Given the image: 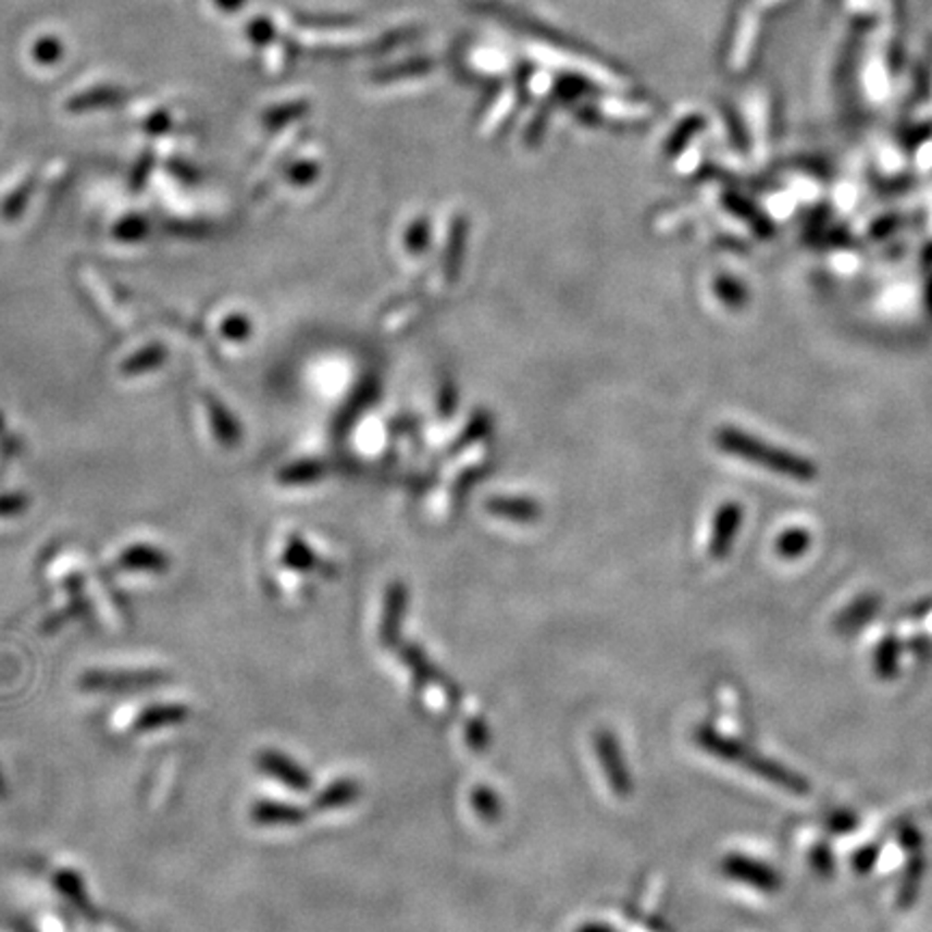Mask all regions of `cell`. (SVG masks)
Returning <instances> with one entry per match:
<instances>
[{
    "label": "cell",
    "mask_w": 932,
    "mask_h": 932,
    "mask_svg": "<svg viewBox=\"0 0 932 932\" xmlns=\"http://www.w3.org/2000/svg\"><path fill=\"white\" fill-rule=\"evenodd\" d=\"M717 445L736 458H743L747 462H754L767 471H773L778 475L799 480V482H811L818 475V469L811 460L803 458L799 453L786 451L782 447L769 445L747 432H741L736 427H719L717 432Z\"/></svg>",
    "instance_id": "cell-1"
},
{
    "label": "cell",
    "mask_w": 932,
    "mask_h": 932,
    "mask_svg": "<svg viewBox=\"0 0 932 932\" xmlns=\"http://www.w3.org/2000/svg\"><path fill=\"white\" fill-rule=\"evenodd\" d=\"M158 669H94L83 673L80 688L89 693H140L169 682Z\"/></svg>",
    "instance_id": "cell-2"
},
{
    "label": "cell",
    "mask_w": 932,
    "mask_h": 932,
    "mask_svg": "<svg viewBox=\"0 0 932 932\" xmlns=\"http://www.w3.org/2000/svg\"><path fill=\"white\" fill-rule=\"evenodd\" d=\"M256 765L270 780L283 784L294 793H309L313 788V778L309 775V771L283 751L264 749L262 754H258Z\"/></svg>",
    "instance_id": "cell-3"
},
{
    "label": "cell",
    "mask_w": 932,
    "mask_h": 932,
    "mask_svg": "<svg viewBox=\"0 0 932 932\" xmlns=\"http://www.w3.org/2000/svg\"><path fill=\"white\" fill-rule=\"evenodd\" d=\"M596 754L600 758V765H602V769H605V773L609 778V784H611L613 793L618 797H629L631 791H633L631 775H629V769L624 765L622 749H620L618 741L609 732H600L596 736Z\"/></svg>",
    "instance_id": "cell-4"
},
{
    "label": "cell",
    "mask_w": 932,
    "mask_h": 932,
    "mask_svg": "<svg viewBox=\"0 0 932 932\" xmlns=\"http://www.w3.org/2000/svg\"><path fill=\"white\" fill-rule=\"evenodd\" d=\"M190 719V710L184 704H171V701H160V704H151L147 706L134 721V732L138 734H149V732H158V730H166V728H177L182 723H186Z\"/></svg>",
    "instance_id": "cell-5"
},
{
    "label": "cell",
    "mask_w": 932,
    "mask_h": 932,
    "mask_svg": "<svg viewBox=\"0 0 932 932\" xmlns=\"http://www.w3.org/2000/svg\"><path fill=\"white\" fill-rule=\"evenodd\" d=\"M309 818V811L300 805L285 800H256L251 805V820L262 827H296Z\"/></svg>",
    "instance_id": "cell-6"
},
{
    "label": "cell",
    "mask_w": 932,
    "mask_h": 932,
    "mask_svg": "<svg viewBox=\"0 0 932 932\" xmlns=\"http://www.w3.org/2000/svg\"><path fill=\"white\" fill-rule=\"evenodd\" d=\"M741 521H743V510L738 504H725L719 508L712 525L710 546H708V552L712 559H723L730 552L736 532L741 527Z\"/></svg>",
    "instance_id": "cell-7"
},
{
    "label": "cell",
    "mask_w": 932,
    "mask_h": 932,
    "mask_svg": "<svg viewBox=\"0 0 932 932\" xmlns=\"http://www.w3.org/2000/svg\"><path fill=\"white\" fill-rule=\"evenodd\" d=\"M406 589L401 583H394L389 594H387V602H385V613H383V622H381V644L385 648H394L398 644L400 637L401 622H403V613H406Z\"/></svg>",
    "instance_id": "cell-8"
},
{
    "label": "cell",
    "mask_w": 932,
    "mask_h": 932,
    "mask_svg": "<svg viewBox=\"0 0 932 932\" xmlns=\"http://www.w3.org/2000/svg\"><path fill=\"white\" fill-rule=\"evenodd\" d=\"M467 238H469V223L462 216H458L449 229L445 260H443V270H445L447 283H453L460 276L464 249H467Z\"/></svg>",
    "instance_id": "cell-9"
},
{
    "label": "cell",
    "mask_w": 932,
    "mask_h": 932,
    "mask_svg": "<svg viewBox=\"0 0 932 932\" xmlns=\"http://www.w3.org/2000/svg\"><path fill=\"white\" fill-rule=\"evenodd\" d=\"M486 510L495 517L514 523H533L539 519L542 510L532 499H514V497H490Z\"/></svg>",
    "instance_id": "cell-10"
},
{
    "label": "cell",
    "mask_w": 932,
    "mask_h": 932,
    "mask_svg": "<svg viewBox=\"0 0 932 932\" xmlns=\"http://www.w3.org/2000/svg\"><path fill=\"white\" fill-rule=\"evenodd\" d=\"M361 797V786L355 780H337L331 786H326L320 795L311 803L313 811H331L339 807H348Z\"/></svg>",
    "instance_id": "cell-11"
},
{
    "label": "cell",
    "mask_w": 932,
    "mask_h": 932,
    "mask_svg": "<svg viewBox=\"0 0 932 932\" xmlns=\"http://www.w3.org/2000/svg\"><path fill=\"white\" fill-rule=\"evenodd\" d=\"M57 892L78 911H89L91 909V900H89V892L85 887V881L78 872L74 870H59L52 879Z\"/></svg>",
    "instance_id": "cell-12"
},
{
    "label": "cell",
    "mask_w": 932,
    "mask_h": 932,
    "mask_svg": "<svg viewBox=\"0 0 932 932\" xmlns=\"http://www.w3.org/2000/svg\"><path fill=\"white\" fill-rule=\"evenodd\" d=\"M725 201H728V206H730V210H732L734 214H738L741 219H747V221L751 223V227L756 229V234H760V236H769V234H773V225H771V221H769L765 214H760L751 203L741 201L738 197H732V195H728V197H725Z\"/></svg>",
    "instance_id": "cell-13"
},
{
    "label": "cell",
    "mask_w": 932,
    "mask_h": 932,
    "mask_svg": "<svg viewBox=\"0 0 932 932\" xmlns=\"http://www.w3.org/2000/svg\"><path fill=\"white\" fill-rule=\"evenodd\" d=\"M714 291L730 307H743L747 302V298H749L747 296V287L741 281L732 278V276H719L717 283H714Z\"/></svg>",
    "instance_id": "cell-14"
},
{
    "label": "cell",
    "mask_w": 932,
    "mask_h": 932,
    "mask_svg": "<svg viewBox=\"0 0 932 932\" xmlns=\"http://www.w3.org/2000/svg\"><path fill=\"white\" fill-rule=\"evenodd\" d=\"M809 542H811V537H809V533L805 532V530H799V527L797 530H788V532L782 533V537L778 539V550L784 557H799V555H803L807 550Z\"/></svg>",
    "instance_id": "cell-15"
},
{
    "label": "cell",
    "mask_w": 932,
    "mask_h": 932,
    "mask_svg": "<svg viewBox=\"0 0 932 932\" xmlns=\"http://www.w3.org/2000/svg\"><path fill=\"white\" fill-rule=\"evenodd\" d=\"M427 245H430V225L425 221H417L406 236V247L410 253H423Z\"/></svg>",
    "instance_id": "cell-16"
},
{
    "label": "cell",
    "mask_w": 932,
    "mask_h": 932,
    "mask_svg": "<svg viewBox=\"0 0 932 932\" xmlns=\"http://www.w3.org/2000/svg\"><path fill=\"white\" fill-rule=\"evenodd\" d=\"M124 563L131 568H147V570H162L164 568V559L153 552V550H133L131 555L124 557Z\"/></svg>",
    "instance_id": "cell-17"
},
{
    "label": "cell",
    "mask_w": 932,
    "mask_h": 932,
    "mask_svg": "<svg viewBox=\"0 0 932 932\" xmlns=\"http://www.w3.org/2000/svg\"><path fill=\"white\" fill-rule=\"evenodd\" d=\"M488 427H490V417H488L486 412H477V414L473 417V421L469 423V427L464 430L462 438L456 443V449H460V447H464V445H469V443H473V440L482 438V436L488 432Z\"/></svg>",
    "instance_id": "cell-18"
},
{
    "label": "cell",
    "mask_w": 932,
    "mask_h": 932,
    "mask_svg": "<svg viewBox=\"0 0 932 932\" xmlns=\"http://www.w3.org/2000/svg\"><path fill=\"white\" fill-rule=\"evenodd\" d=\"M473 803H475L477 811H480L484 818H497V813H499V803H497V797H495L490 791H477V793H475V797H473Z\"/></svg>",
    "instance_id": "cell-19"
},
{
    "label": "cell",
    "mask_w": 932,
    "mask_h": 932,
    "mask_svg": "<svg viewBox=\"0 0 932 932\" xmlns=\"http://www.w3.org/2000/svg\"><path fill=\"white\" fill-rule=\"evenodd\" d=\"M456 389L451 383H445L440 389V400H438V410L443 417H451L456 410Z\"/></svg>",
    "instance_id": "cell-20"
},
{
    "label": "cell",
    "mask_w": 932,
    "mask_h": 932,
    "mask_svg": "<svg viewBox=\"0 0 932 932\" xmlns=\"http://www.w3.org/2000/svg\"><path fill=\"white\" fill-rule=\"evenodd\" d=\"M581 932H613L609 927H602V924H592V927H585Z\"/></svg>",
    "instance_id": "cell-21"
},
{
    "label": "cell",
    "mask_w": 932,
    "mask_h": 932,
    "mask_svg": "<svg viewBox=\"0 0 932 932\" xmlns=\"http://www.w3.org/2000/svg\"><path fill=\"white\" fill-rule=\"evenodd\" d=\"M7 797V784H4V778H2V771H0V800Z\"/></svg>",
    "instance_id": "cell-22"
},
{
    "label": "cell",
    "mask_w": 932,
    "mask_h": 932,
    "mask_svg": "<svg viewBox=\"0 0 932 932\" xmlns=\"http://www.w3.org/2000/svg\"><path fill=\"white\" fill-rule=\"evenodd\" d=\"M927 300H929V309L932 313V281L929 283V289H927Z\"/></svg>",
    "instance_id": "cell-23"
}]
</instances>
